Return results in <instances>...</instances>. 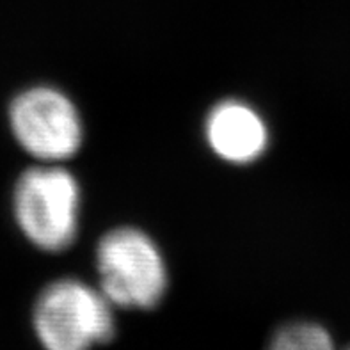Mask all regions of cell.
<instances>
[{"instance_id":"obj_1","label":"cell","mask_w":350,"mask_h":350,"mask_svg":"<svg viewBox=\"0 0 350 350\" xmlns=\"http://www.w3.org/2000/svg\"><path fill=\"white\" fill-rule=\"evenodd\" d=\"M80 206L79 182L62 164L40 162L25 169L14 185V221L23 237L44 253H61L75 242Z\"/></svg>"},{"instance_id":"obj_5","label":"cell","mask_w":350,"mask_h":350,"mask_svg":"<svg viewBox=\"0 0 350 350\" xmlns=\"http://www.w3.org/2000/svg\"><path fill=\"white\" fill-rule=\"evenodd\" d=\"M204 139L215 157L228 164L245 165L265 155L271 133L253 105L242 100H222L204 120Z\"/></svg>"},{"instance_id":"obj_4","label":"cell","mask_w":350,"mask_h":350,"mask_svg":"<svg viewBox=\"0 0 350 350\" xmlns=\"http://www.w3.org/2000/svg\"><path fill=\"white\" fill-rule=\"evenodd\" d=\"M9 126L20 148L43 164H62L75 157L84 142L79 109L53 85H34L14 96Z\"/></svg>"},{"instance_id":"obj_2","label":"cell","mask_w":350,"mask_h":350,"mask_svg":"<svg viewBox=\"0 0 350 350\" xmlns=\"http://www.w3.org/2000/svg\"><path fill=\"white\" fill-rule=\"evenodd\" d=\"M100 290L112 306L153 310L167 292L169 272L157 242L139 228L107 231L96 245Z\"/></svg>"},{"instance_id":"obj_6","label":"cell","mask_w":350,"mask_h":350,"mask_svg":"<svg viewBox=\"0 0 350 350\" xmlns=\"http://www.w3.org/2000/svg\"><path fill=\"white\" fill-rule=\"evenodd\" d=\"M269 350H336L329 331L315 322H292L274 334ZM345 350H350L347 347Z\"/></svg>"},{"instance_id":"obj_3","label":"cell","mask_w":350,"mask_h":350,"mask_svg":"<svg viewBox=\"0 0 350 350\" xmlns=\"http://www.w3.org/2000/svg\"><path fill=\"white\" fill-rule=\"evenodd\" d=\"M112 308L100 288L62 278L44 286L36 301L34 331L46 350H91L114 336Z\"/></svg>"}]
</instances>
